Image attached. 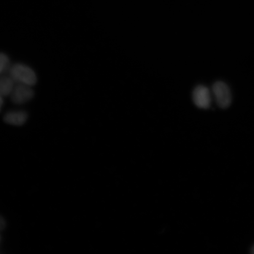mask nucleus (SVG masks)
<instances>
[{"label":"nucleus","mask_w":254,"mask_h":254,"mask_svg":"<svg viewBox=\"0 0 254 254\" xmlns=\"http://www.w3.org/2000/svg\"><path fill=\"white\" fill-rule=\"evenodd\" d=\"M8 74L15 83L23 84L31 87L37 83L36 73L33 69L23 64L17 63L12 65L8 69Z\"/></svg>","instance_id":"nucleus-1"},{"label":"nucleus","mask_w":254,"mask_h":254,"mask_svg":"<svg viewBox=\"0 0 254 254\" xmlns=\"http://www.w3.org/2000/svg\"><path fill=\"white\" fill-rule=\"evenodd\" d=\"M212 91L216 101L222 109H225L230 106L231 102V94L229 88L224 82H215L212 87Z\"/></svg>","instance_id":"nucleus-2"},{"label":"nucleus","mask_w":254,"mask_h":254,"mask_svg":"<svg viewBox=\"0 0 254 254\" xmlns=\"http://www.w3.org/2000/svg\"><path fill=\"white\" fill-rule=\"evenodd\" d=\"M34 95V91L31 86L23 84H17L15 85L10 95L12 103L23 104L31 100Z\"/></svg>","instance_id":"nucleus-3"},{"label":"nucleus","mask_w":254,"mask_h":254,"mask_svg":"<svg viewBox=\"0 0 254 254\" xmlns=\"http://www.w3.org/2000/svg\"><path fill=\"white\" fill-rule=\"evenodd\" d=\"M193 101L200 109H207L211 104L210 92L202 85L196 87L193 92Z\"/></svg>","instance_id":"nucleus-4"},{"label":"nucleus","mask_w":254,"mask_h":254,"mask_svg":"<svg viewBox=\"0 0 254 254\" xmlns=\"http://www.w3.org/2000/svg\"><path fill=\"white\" fill-rule=\"evenodd\" d=\"M27 119V114L23 111H9L4 117L5 123L16 126H23Z\"/></svg>","instance_id":"nucleus-5"},{"label":"nucleus","mask_w":254,"mask_h":254,"mask_svg":"<svg viewBox=\"0 0 254 254\" xmlns=\"http://www.w3.org/2000/svg\"><path fill=\"white\" fill-rule=\"evenodd\" d=\"M15 86V82L9 76L0 77V95L7 97L11 95Z\"/></svg>","instance_id":"nucleus-6"},{"label":"nucleus","mask_w":254,"mask_h":254,"mask_svg":"<svg viewBox=\"0 0 254 254\" xmlns=\"http://www.w3.org/2000/svg\"><path fill=\"white\" fill-rule=\"evenodd\" d=\"M9 65L8 57L4 53H0V75L8 70Z\"/></svg>","instance_id":"nucleus-7"},{"label":"nucleus","mask_w":254,"mask_h":254,"mask_svg":"<svg viewBox=\"0 0 254 254\" xmlns=\"http://www.w3.org/2000/svg\"><path fill=\"white\" fill-rule=\"evenodd\" d=\"M6 227V222L4 218L0 215V232L4 230Z\"/></svg>","instance_id":"nucleus-8"},{"label":"nucleus","mask_w":254,"mask_h":254,"mask_svg":"<svg viewBox=\"0 0 254 254\" xmlns=\"http://www.w3.org/2000/svg\"><path fill=\"white\" fill-rule=\"evenodd\" d=\"M2 97L1 95H0V111L1 110L3 104H4V100H3Z\"/></svg>","instance_id":"nucleus-9"},{"label":"nucleus","mask_w":254,"mask_h":254,"mask_svg":"<svg viewBox=\"0 0 254 254\" xmlns=\"http://www.w3.org/2000/svg\"><path fill=\"white\" fill-rule=\"evenodd\" d=\"M252 253L254 254V246L252 247Z\"/></svg>","instance_id":"nucleus-10"},{"label":"nucleus","mask_w":254,"mask_h":254,"mask_svg":"<svg viewBox=\"0 0 254 254\" xmlns=\"http://www.w3.org/2000/svg\"><path fill=\"white\" fill-rule=\"evenodd\" d=\"M1 236H0V243H1Z\"/></svg>","instance_id":"nucleus-11"}]
</instances>
